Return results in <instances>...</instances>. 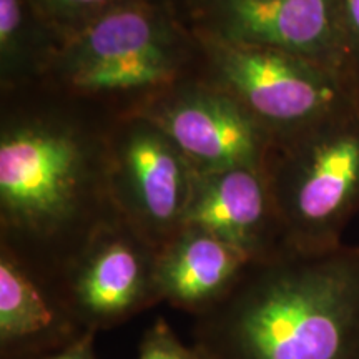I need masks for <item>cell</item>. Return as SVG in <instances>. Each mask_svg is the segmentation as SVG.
<instances>
[{"mask_svg":"<svg viewBox=\"0 0 359 359\" xmlns=\"http://www.w3.org/2000/svg\"><path fill=\"white\" fill-rule=\"evenodd\" d=\"M264 170L286 250L338 248L359 212V111L275 142Z\"/></svg>","mask_w":359,"mask_h":359,"instance_id":"4","label":"cell"},{"mask_svg":"<svg viewBox=\"0 0 359 359\" xmlns=\"http://www.w3.org/2000/svg\"><path fill=\"white\" fill-rule=\"evenodd\" d=\"M203 228L259 262L286 250L281 219L264 168L196 173L185 223Z\"/></svg>","mask_w":359,"mask_h":359,"instance_id":"10","label":"cell"},{"mask_svg":"<svg viewBox=\"0 0 359 359\" xmlns=\"http://www.w3.org/2000/svg\"><path fill=\"white\" fill-rule=\"evenodd\" d=\"M205 79L200 37L170 8L125 0L70 35L45 83L116 116Z\"/></svg>","mask_w":359,"mask_h":359,"instance_id":"3","label":"cell"},{"mask_svg":"<svg viewBox=\"0 0 359 359\" xmlns=\"http://www.w3.org/2000/svg\"><path fill=\"white\" fill-rule=\"evenodd\" d=\"M95 336L97 333H93V331H85L79 339H75L69 346L39 359H98L95 353Z\"/></svg>","mask_w":359,"mask_h":359,"instance_id":"17","label":"cell"},{"mask_svg":"<svg viewBox=\"0 0 359 359\" xmlns=\"http://www.w3.org/2000/svg\"><path fill=\"white\" fill-rule=\"evenodd\" d=\"M195 168L140 115L116 116L110 133V193L120 218L156 250L183 228Z\"/></svg>","mask_w":359,"mask_h":359,"instance_id":"6","label":"cell"},{"mask_svg":"<svg viewBox=\"0 0 359 359\" xmlns=\"http://www.w3.org/2000/svg\"><path fill=\"white\" fill-rule=\"evenodd\" d=\"M156 255L154 245L116 218L92 236L52 291L85 331L110 330L161 303Z\"/></svg>","mask_w":359,"mask_h":359,"instance_id":"7","label":"cell"},{"mask_svg":"<svg viewBox=\"0 0 359 359\" xmlns=\"http://www.w3.org/2000/svg\"><path fill=\"white\" fill-rule=\"evenodd\" d=\"M67 40L34 0H0V93L45 83Z\"/></svg>","mask_w":359,"mask_h":359,"instance_id":"13","label":"cell"},{"mask_svg":"<svg viewBox=\"0 0 359 359\" xmlns=\"http://www.w3.org/2000/svg\"><path fill=\"white\" fill-rule=\"evenodd\" d=\"M251 262L213 233L187 224L156 255L161 303L198 318L230 294Z\"/></svg>","mask_w":359,"mask_h":359,"instance_id":"11","label":"cell"},{"mask_svg":"<svg viewBox=\"0 0 359 359\" xmlns=\"http://www.w3.org/2000/svg\"><path fill=\"white\" fill-rule=\"evenodd\" d=\"M185 24L224 42L304 57L359 83L341 30L338 0H205Z\"/></svg>","mask_w":359,"mask_h":359,"instance_id":"8","label":"cell"},{"mask_svg":"<svg viewBox=\"0 0 359 359\" xmlns=\"http://www.w3.org/2000/svg\"><path fill=\"white\" fill-rule=\"evenodd\" d=\"M193 336L201 359H359V245L251 262Z\"/></svg>","mask_w":359,"mask_h":359,"instance_id":"2","label":"cell"},{"mask_svg":"<svg viewBox=\"0 0 359 359\" xmlns=\"http://www.w3.org/2000/svg\"><path fill=\"white\" fill-rule=\"evenodd\" d=\"M195 34L205 79L235 97L275 142L359 111V83L339 72L275 48Z\"/></svg>","mask_w":359,"mask_h":359,"instance_id":"5","label":"cell"},{"mask_svg":"<svg viewBox=\"0 0 359 359\" xmlns=\"http://www.w3.org/2000/svg\"><path fill=\"white\" fill-rule=\"evenodd\" d=\"M133 115L156 125L196 173L235 167L264 168L275 143L235 97L206 79L168 90Z\"/></svg>","mask_w":359,"mask_h":359,"instance_id":"9","label":"cell"},{"mask_svg":"<svg viewBox=\"0 0 359 359\" xmlns=\"http://www.w3.org/2000/svg\"><path fill=\"white\" fill-rule=\"evenodd\" d=\"M116 115L42 83L0 93V250L53 288L100 228Z\"/></svg>","mask_w":359,"mask_h":359,"instance_id":"1","label":"cell"},{"mask_svg":"<svg viewBox=\"0 0 359 359\" xmlns=\"http://www.w3.org/2000/svg\"><path fill=\"white\" fill-rule=\"evenodd\" d=\"M151 2L160 4V6L170 8V11L177 13L183 22H187L188 17L195 12V8L203 4L205 0H151Z\"/></svg>","mask_w":359,"mask_h":359,"instance_id":"18","label":"cell"},{"mask_svg":"<svg viewBox=\"0 0 359 359\" xmlns=\"http://www.w3.org/2000/svg\"><path fill=\"white\" fill-rule=\"evenodd\" d=\"M338 11L344 42L359 72V0H338Z\"/></svg>","mask_w":359,"mask_h":359,"instance_id":"16","label":"cell"},{"mask_svg":"<svg viewBox=\"0 0 359 359\" xmlns=\"http://www.w3.org/2000/svg\"><path fill=\"white\" fill-rule=\"evenodd\" d=\"M34 2L67 37H70L125 0H34Z\"/></svg>","mask_w":359,"mask_h":359,"instance_id":"14","label":"cell"},{"mask_svg":"<svg viewBox=\"0 0 359 359\" xmlns=\"http://www.w3.org/2000/svg\"><path fill=\"white\" fill-rule=\"evenodd\" d=\"M137 359H201L195 348L187 346L167 321L158 320L143 334Z\"/></svg>","mask_w":359,"mask_h":359,"instance_id":"15","label":"cell"},{"mask_svg":"<svg viewBox=\"0 0 359 359\" xmlns=\"http://www.w3.org/2000/svg\"><path fill=\"white\" fill-rule=\"evenodd\" d=\"M85 333L45 283L0 250V359H39Z\"/></svg>","mask_w":359,"mask_h":359,"instance_id":"12","label":"cell"}]
</instances>
